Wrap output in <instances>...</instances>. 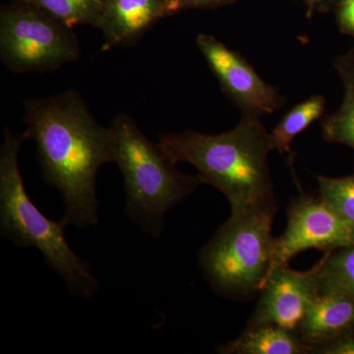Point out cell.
Returning <instances> with one entry per match:
<instances>
[{
  "mask_svg": "<svg viewBox=\"0 0 354 354\" xmlns=\"http://www.w3.org/2000/svg\"><path fill=\"white\" fill-rule=\"evenodd\" d=\"M24 106L25 132L36 142L44 181L64 198L62 220L79 228L97 225V172L113 162L109 127L97 122L74 90L28 99Z\"/></svg>",
  "mask_w": 354,
  "mask_h": 354,
  "instance_id": "1",
  "label": "cell"
},
{
  "mask_svg": "<svg viewBox=\"0 0 354 354\" xmlns=\"http://www.w3.org/2000/svg\"><path fill=\"white\" fill-rule=\"evenodd\" d=\"M174 162L196 167L204 184L223 193L232 213L253 208H277L268 157L269 132L261 116L242 113L239 124L221 134L186 130L169 133L158 142Z\"/></svg>",
  "mask_w": 354,
  "mask_h": 354,
  "instance_id": "2",
  "label": "cell"
},
{
  "mask_svg": "<svg viewBox=\"0 0 354 354\" xmlns=\"http://www.w3.org/2000/svg\"><path fill=\"white\" fill-rule=\"evenodd\" d=\"M27 139L26 132L15 135L8 127L4 129L0 148V234L21 248L38 249L64 279L70 293L88 299L100 288L90 264L69 245L64 220L55 221L44 216L26 191L18 158Z\"/></svg>",
  "mask_w": 354,
  "mask_h": 354,
  "instance_id": "3",
  "label": "cell"
},
{
  "mask_svg": "<svg viewBox=\"0 0 354 354\" xmlns=\"http://www.w3.org/2000/svg\"><path fill=\"white\" fill-rule=\"evenodd\" d=\"M109 131L113 162L124 180L125 211L146 234L158 239L165 213L204 181L199 174L179 171L162 146L147 138L127 113L115 116Z\"/></svg>",
  "mask_w": 354,
  "mask_h": 354,
  "instance_id": "4",
  "label": "cell"
},
{
  "mask_svg": "<svg viewBox=\"0 0 354 354\" xmlns=\"http://www.w3.org/2000/svg\"><path fill=\"white\" fill-rule=\"evenodd\" d=\"M277 208L232 213L199 254L203 274L223 297L244 299L260 292L271 274Z\"/></svg>",
  "mask_w": 354,
  "mask_h": 354,
  "instance_id": "5",
  "label": "cell"
},
{
  "mask_svg": "<svg viewBox=\"0 0 354 354\" xmlns=\"http://www.w3.org/2000/svg\"><path fill=\"white\" fill-rule=\"evenodd\" d=\"M79 57L72 28L29 4L12 1L1 7L0 58L10 71H53Z\"/></svg>",
  "mask_w": 354,
  "mask_h": 354,
  "instance_id": "6",
  "label": "cell"
},
{
  "mask_svg": "<svg viewBox=\"0 0 354 354\" xmlns=\"http://www.w3.org/2000/svg\"><path fill=\"white\" fill-rule=\"evenodd\" d=\"M353 244V225L339 218L320 198L301 193L288 207L286 232L274 239L272 269L309 249L327 253Z\"/></svg>",
  "mask_w": 354,
  "mask_h": 354,
  "instance_id": "7",
  "label": "cell"
},
{
  "mask_svg": "<svg viewBox=\"0 0 354 354\" xmlns=\"http://www.w3.org/2000/svg\"><path fill=\"white\" fill-rule=\"evenodd\" d=\"M196 44L223 92L242 113L262 118L283 106L285 99L278 88L261 78L239 53L230 50L212 35L200 34Z\"/></svg>",
  "mask_w": 354,
  "mask_h": 354,
  "instance_id": "8",
  "label": "cell"
},
{
  "mask_svg": "<svg viewBox=\"0 0 354 354\" xmlns=\"http://www.w3.org/2000/svg\"><path fill=\"white\" fill-rule=\"evenodd\" d=\"M260 292L259 302L247 327L274 325L297 333L320 293L318 264L305 272L291 269L288 263L277 266Z\"/></svg>",
  "mask_w": 354,
  "mask_h": 354,
  "instance_id": "9",
  "label": "cell"
},
{
  "mask_svg": "<svg viewBox=\"0 0 354 354\" xmlns=\"http://www.w3.org/2000/svg\"><path fill=\"white\" fill-rule=\"evenodd\" d=\"M171 15L169 0H104L102 50L136 44L156 23Z\"/></svg>",
  "mask_w": 354,
  "mask_h": 354,
  "instance_id": "10",
  "label": "cell"
},
{
  "mask_svg": "<svg viewBox=\"0 0 354 354\" xmlns=\"http://www.w3.org/2000/svg\"><path fill=\"white\" fill-rule=\"evenodd\" d=\"M354 333V299L335 290L320 291L297 330L313 353L319 346Z\"/></svg>",
  "mask_w": 354,
  "mask_h": 354,
  "instance_id": "11",
  "label": "cell"
},
{
  "mask_svg": "<svg viewBox=\"0 0 354 354\" xmlns=\"http://www.w3.org/2000/svg\"><path fill=\"white\" fill-rule=\"evenodd\" d=\"M223 354H305L311 351L297 332L274 325L247 327L234 341L221 346Z\"/></svg>",
  "mask_w": 354,
  "mask_h": 354,
  "instance_id": "12",
  "label": "cell"
},
{
  "mask_svg": "<svg viewBox=\"0 0 354 354\" xmlns=\"http://www.w3.org/2000/svg\"><path fill=\"white\" fill-rule=\"evenodd\" d=\"M334 67L342 84V102L322 122L323 138L354 150V48L335 58Z\"/></svg>",
  "mask_w": 354,
  "mask_h": 354,
  "instance_id": "13",
  "label": "cell"
},
{
  "mask_svg": "<svg viewBox=\"0 0 354 354\" xmlns=\"http://www.w3.org/2000/svg\"><path fill=\"white\" fill-rule=\"evenodd\" d=\"M325 106V97L321 95H311L295 104L269 132L272 150L281 153L290 152L293 139L323 115Z\"/></svg>",
  "mask_w": 354,
  "mask_h": 354,
  "instance_id": "14",
  "label": "cell"
},
{
  "mask_svg": "<svg viewBox=\"0 0 354 354\" xmlns=\"http://www.w3.org/2000/svg\"><path fill=\"white\" fill-rule=\"evenodd\" d=\"M41 9L73 29L88 25L100 28L104 0H12Z\"/></svg>",
  "mask_w": 354,
  "mask_h": 354,
  "instance_id": "15",
  "label": "cell"
},
{
  "mask_svg": "<svg viewBox=\"0 0 354 354\" xmlns=\"http://www.w3.org/2000/svg\"><path fill=\"white\" fill-rule=\"evenodd\" d=\"M318 267L320 291H339L354 299V244L327 252Z\"/></svg>",
  "mask_w": 354,
  "mask_h": 354,
  "instance_id": "16",
  "label": "cell"
},
{
  "mask_svg": "<svg viewBox=\"0 0 354 354\" xmlns=\"http://www.w3.org/2000/svg\"><path fill=\"white\" fill-rule=\"evenodd\" d=\"M319 198L342 220L354 227V176L317 177Z\"/></svg>",
  "mask_w": 354,
  "mask_h": 354,
  "instance_id": "17",
  "label": "cell"
},
{
  "mask_svg": "<svg viewBox=\"0 0 354 354\" xmlns=\"http://www.w3.org/2000/svg\"><path fill=\"white\" fill-rule=\"evenodd\" d=\"M313 353L354 354V333L319 346Z\"/></svg>",
  "mask_w": 354,
  "mask_h": 354,
  "instance_id": "18",
  "label": "cell"
},
{
  "mask_svg": "<svg viewBox=\"0 0 354 354\" xmlns=\"http://www.w3.org/2000/svg\"><path fill=\"white\" fill-rule=\"evenodd\" d=\"M337 24L342 32L354 38V0H342Z\"/></svg>",
  "mask_w": 354,
  "mask_h": 354,
  "instance_id": "19",
  "label": "cell"
},
{
  "mask_svg": "<svg viewBox=\"0 0 354 354\" xmlns=\"http://www.w3.org/2000/svg\"><path fill=\"white\" fill-rule=\"evenodd\" d=\"M232 0H181L179 10L189 8H209L227 3Z\"/></svg>",
  "mask_w": 354,
  "mask_h": 354,
  "instance_id": "20",
  "label": "cell"
},
{
  "mask_svg": "<svg viewBox=\"0 0 354 354\" xmlns=\"http://www.w3.org/2000/svg\"><path fill=\"white\" fill-rule=\"evenodd\" d=\"M181 0H169V3H171V13L172 15L178 12L179 11V6H180Z\"/></svg>",
  "mask_w": 354,
  "mask_h": 354,
  "instance_id": "21",
  "label": "cell"
},
{
  "mask_svg": "<svg viewBox=\"0 0 354 354\" xmlns=\"http://www.w3.org/2000/svg\"><path fill=\"white\" fill-rule=\"evenodd\" d=\"M306 1L310 6L314 7L316 6H320V4L325 3V2L332 1V0H306Z\"/></svg>",
  "mask_w": 354,
  "mask_h": 354,
  "instance_id": "22",
  "label": "cell"
}]
</instances>
